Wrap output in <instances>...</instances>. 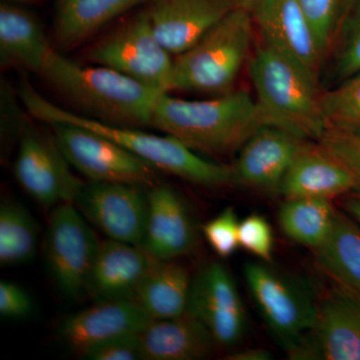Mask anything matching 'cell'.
I'll use <instances>...</instances> for the list:
<instances>
[{
	"mask_svg": "<svg viewBox=\"0 0 360 360\" xmlns=\"http://www.w3.org/2000/svg\"><path fill=\"white\" fill-rule=\"evenodd\" d=\"M151 127L162 130L195 153L222 156L240 149L265 127L257 101L245 89L205 101H186L161 94Z\"/></svg>",
	"mask_w": 360,
	"mask_h": 360,
	"instance_id": "obj_1",
	"label": "cell"
},
{
	"mask_svg": "<svg viewBox=\"0 0 360 360\" xmlns=\"http://www.w3.org/2000/svg\"><path fill=\"white\" fill-rule=\"evenodd\" d=\"M21 103L33 117L49 124H72L103 135L127 148L156 169L206 187L233 184L232 167L205 160L172 135H155L94 120L51 103L27 79L18 87Z\"/></svg>",
	"mask_w": 360,
	"mask_h": 360,
	"instance_id": "obj_2",
	"label": "cell"
},
{
	"mask_svg": "<svg viewBox=\"0 0 360 360\" xmlns=\"http://www.w3.org/2000/svg\"><path fill=\"white\" fill-rule=\"evenodd\" d=\"M255 101L265 127L319 141L328 129L319 79L307 68L262 41L250 63Z\"/></svg>",
	"mask_w": 360,
	"mask_h": 360,
	"instance_id": "obj_3",
	"label": "cell"
},
{
	"mask_svg": "<svg viewBox=\"0 0 360 360\" xmlns=\"http://www.w3.org/2000/svg\"><path fill=\"white\" fill-rule=\"evenodd\" d=\"M42 75L61 94L103 122L150 125L161 92L106 66H84L52 49Z\"/></svg>",
	"mask_w": 360,
	"mask_h": 360,
	"instance_id": "obj_4",
	"label": "cell"
},
{
	"mask_svg": "<svg viewBox=\"0 0 360 360\" xmlns=\"http://www.w3.org/2000/svg\"><path fill=\"white\" fill-rule=\"evenodd\" d=\"M253 20L236 7L186 51L174 56L170 91H231L250 52Z\"/></svg>",
	"mask_w": 360,
	"mask_h": 360,
	"instance_id": "obj_5",
	"label": "cell"
},
{
	"mask_svg": "<svg viewBox=\"0 0 360 360\" xmlns=\"http://www.w3.org/2000/svg\"><path fill=\"white\" fill-rule=\"evenodd\" d=\"M245 277L267 326L293 359L314 328L319 302L303 284L266 262L246 264Z\"/></svg>",
	"mask_w": 360,
	"mask_h": 360,
	"instance_id": "obj_6",
	"label": "cell"
},
{
	"mask_svg": "<svg viewBox=\"0 0 360 360\" xmlns=\"http://www.w3.org/2000/svg\"><path fill=\"white\" fill-rule=\"evenodd\" d=\"M87 56L161 94L170 91L174 56L156 37L146 11L94 44Z\"/></svg>",
	"mask_w": 360,
	"mask_h": 360,
	"instance_id": "obj_7",
	"label": "cell"
},
{
	"mask_svg": "<svg viewBox=\"0 0 360 360\" xmlns=\"http://www.w3.org/2000/svg\"><path fill=\"white\" fill-rule=\"evenodd\" d=\"M71 167L91 182L153 186L158 169L116 142L72 124H51Z\"/></svg>",
	"mask_w": 360,
	"mask_h": 360,
	"instance_id": "obj_8",
	"label": "cell"
},
{
	"mask_svg": "<svg viewBox=\"0 0 360 360\" xmlns=\"http://www.w3.org/2000/svg\"><path fill=\"white\" fill-rule=\"evenodd\" d=\"M99 240L73 203L56 206L45 236L47 267L58 290L77 300L86 293L87 281Z\"/></svg>",
	"mask_w": 360,
	"mask_h": 360,
	"instance_id": "obj_9",
	"label": "cell"
},
{
	"mask_svg": "<svg viewBox=\"0 0 360 360\" xmlns=\"http://www.w3.org/2000/svg\"><path fill=\"white\" fill-rule=\"evenodd\" d=\"M71 167L54 134L27 129L21 135L14 176L40 205L53 207L75 202L84 182Z\"/></svg>",
	"mask_w": 360,
	"mask_h": 360,
	"instance_id": "obj_10",
	"label": "cell"
},
{
	"mask_svg": "<svg viewBox=\"0 0 360 360\" xmlns=\"http://www.w3.org/2000/svg\"><path fill=\"white\" fill-rule=\"evenodd\" d=\"M73 205L108 238L141 246L148 193L141 186L89 181L84 184Z\"/></svg>",
	"mask_w": 360,
	"mask_h": 360,
	"instance_id": "obj_11",
	"label": "cell"
},
{
	"mask_svg": "<svg viewBox=\"0 0 360 360\" xmlns=\"http://www.w3.org/2000/svg\"><path fill=\"white\" fill-rule=\"evenodd\" d=\"M186 312L205 324L219 347H233L245 335V305L231 272L219 262L205 265L193 278Z\"/></svg>",
	"mask_w": 360,
	"mask_h": 360,
	"instance_id": "obj_12",
	"label": "cell"
},
{
	"mask_svg": "<svg viewBox=\"0 0 360 360\" xmlns=\"http://www.w3.org/2000/svg\"><path fill=\"white\" fill-rule=\"evenodd\" d=\"M338 284L319 302L314 328L295 359L360 360V295Z\"/></svg>",
	"mask_w": 360,
	"mask_h": 360,
	"instance_id": "obj_13",
	"label": "cell"
},
{
	"mask_svg": "<svg viewBox=\"0 0 360 360\" xmlns=\"http://www.w3.org/2000/svg\"><path fill=\"white\" fill-rule=\"evenodd\" d=\"M250 13L262 41L288 54L319 79L328 52L297 0H258Z\"/></svg>",
	"mask_w": 360,
	"mask_h": 360,
	"instance_id": "obj_14",
	"label": "cell"
},
{
	"mask_svg": "<svg viewBox=\"0 0 360 360\" xmlns=\"http://www.w3.org/2000/svg\"><path fill=\"white\" fill-rule=\"evenodd\" d=\"M307 141L272 127H264L239 149L232 167L233 184L265 194H279L298 151Z\"/></svg>",
	"mask_w": 360,
	"mask_h": 360,
	"instance_id": "obj_15",
	"label": "cell"
},
{
	"mask_svg": "<svg viewBox=\"0 0 360 360\" xmlns=\"http://www.w3.org/2000/svg\"><path fill=\"white\" fill-rule=\"evenodd\" d=\"M234 8L233 0H151L144 11L160 44L176 56Z\"/></svg>",
	"mask_w": 360,
	"mask_h": 360,
	"instance_id": "obj_16",
	"label": "cell"
},
{
	"mask_svg": "<svg viewBox=\"0 0 360 360\" xmlns=\"http://www.w3.org/2000/svg\"><path fill=\"white\" fill-rule=\"evenodd\" d=\"M153 321L135 300L99 302L68 315L61 322L60 335L71 349L84 356L105 341L139 335Z\"/></svg>",
	"mask_w": 360,
	"mask_h": 360,
	"instance_id": "obj_17",
	"label": "cell"
},
{
	"mask_svg": "<svg viewBox=\"0 0 360 360\" xmlns=\"http://www.w3.org/2000/svg\"><path fill=\"white\" fill-rule=\"evenodd\" d=\"M155 260L141 246L110 238L99 241L86 295L96 302L134 300Z\"/></svg>",
	"mask_w": 360,
	"mask_h": 360,
	"instance_id": "obj_18",
	"label": "cell"
},
{
	"mask_svg": "<svg viewBox=\"0 0 360 360\" xmlns=\"http://www.w3.org/2000/svg\"><path fill=\"white\" fill-rule=\"evenodd\" d=\"M195 232L187 206L168 184L148 191V214L141 248L160 260H172L193 250Z\"/></svg>",
	"mask_w": 360,
	"mask_h": 360,
	"instance_id": "obj_19",
	"label": "cell"
},
{
	"mask_svg": "<svg viewBox=\"0 0 360 360\" xmlns=\"http://www.w3.org/2000/svg\"><path fill=\"white\" fill-rule=\"evenodd\" d=\"M359 181L354 174L321 144L305 142L288 168L279 194L288 198H342L355 189Z\"/></svg>",
	"mask_w": 360,
	"mask_h": 360,
	"instance_id": "obj_20",
	"label": "cell"
},
{
	"mask_svg": "<svg viewBox=\"0 0 360 360\" xmlns=\"http://www.w3.org/2000/svg\"><path fill=\"white\" fill-rule=\"evenodd\" d=\"M141 345L143 360H200L217 345L205 324L186 312L153 321L141 333Z\"/></svg>",
	"mask_w": 360,
	"mask_h": 360,
	"instance_id": "obj_21",
	"label": "cell"
},
{
	"mask_svg": "<svg viewBox=\"0 0 360 360\" xmlns=\"http://www.w3.org/2000/svg\"><path fill=\"white\" fill-rule=\"evenodd\" d=\"M52 47L37 16L13 4H0V58L4 65L41 72Z\"/></svg>",
	"mask_w": 360,
	"mask_h": 360,
	"instance_id": "obj_22",
	"label": "cell"
},
{
	"mask_svg": "<svg viewBox=\"0 0 360 360\" xmlns=\"http://www.w3.org/2000/svg\"><path fill=\"white\" fill-rule=\"evenodd\" d=\"M191 281L188 270L181 264L155 259L134 300L153 319H174L186 314Z\"/></svg>",
	"mask_w": 360,
	"mask_h": 360,
	"instance_id": "obj_23",
	"label": "cell"
},
{
	"mask_svg": "<svg viewBox=\"0 0 360 360\" xmlns=\"http://www.w3.org/2000/svg\"><path fill=\"white\" fill-rule=\"evenodd\" d=\"M146 0H56L54 33L59 46H77L106 23Z\"/></svg>",
	"mask_w": 360,
	"mask_h": 360,
	"instance_id": "obj_24",
	"label": "cell"
},
{
	"mask_svg": "<svg viewBox=\"0 0 360 360\" xmlns=\"http://www.w3.org/2000/svg\"><path fill=\"white\" fill-rule=\"evenodd\" d=\"M314 251L326 274L360 295V226L349 215L338 210L330 234Z\"/></svg>",
	"mask_w": 360,
	"mask_h": 360,
	"instance_id": "obj_25",
	"label": "cell"
},
{
	"mask_svg": "<svg viewBox=\"0 0 360 360\" xmlns=\"http://www.w3.org/2000/svg\"><path fill=\"white\" fill-rule=\"evenodd\" d=\"M338 210L326 198H288L278 212L281 231L291 240L316 250L333 229Z\"/></svg>",
	"mask_w": 360,
	"mask_h": 360,
	"instance_id": "obj_26",
	"label": "cell"
},
{
	"mask_svg": "<svg viewBox=\"0 0 360 360\" xmlns=\"http://www.w3.org/2000/svg\"><path fill=\"white\" fill-rule=\"evenodd\" d=\"M39 226L20 203L4 201L0 207V264H28L37 253Z\"/></svg>",
	"mask_w": 360,
	"mask_h": 360,
	"instance_id": "obj_27",
	"label": "cell"
},
{
	"mask_svg": "<svg viewBox=\"0 0 360 360\" xmlns=\"http://www.w3.org/2000/svg\"><path fill=\"white\" fill-rule=\"evenodd\" d=\"M328 129L360 134V71L321 94Z\"/></svg>",
	"mask_w": 360,
	"mask_h": 360,
	"instance_id": "obj_28",
	"label": "cell"
},
{
	"mask_svg": "<svg viewBox=\"0 0 360 360\" xmlns=\"http://www.w3.org/2000/svg\"><path fill=\"white\" fill-rule=\"evenodd\" d=\"M329 56H331L329 77L335 82V86L359 72L360 0L352 1Z\"/></svg>",
	"mask_w": 360,
	"mask_h": 360,
	"instance_id": "obj_29",
	"label": "cell"
},
{
	"mask_svg": "<svg viewBox=\"0 0 360 360\" xmlns=\"http://www.w3.org/2000/svg\"><path fill=\"white\" fill-rule=\"evenodd\" d=\"M328 56L354 0H297Z\"/></svg>",
	"mask_w": 360,
	"mask_h": 360,
	"instance_id": "obj_30",
	"label": "cell"
},
{
	"mask_svg": "<svg viewBox=\"0 0 360 360\" xmlns=\"http://www.w3.org/2000/svg\"><path fill=\"white\" fill-rule=\"evenodd\" d=\"M239 220L231 206L203 225L206 241L220 258L231 257L239 248Z\"/></svg>",
	"mask_w": 360,
	"mask_h": 360,
	"instance_id": "obj_31",
	"label": "cell"
},
{
	"mask_svg": "<svg viewBox=\"0 0 360 360\" xmlns=\"http://www.w3.org/2000/svg\"><path fill=\"white\" fill-rule=\"evenodd\" d=\"M239 246L266 264L274 257V232L262 215L252 213L239 222Z\"/></svg>",
	"mask_w": 360,
	"mask_h": 360,
	"instance_id": "obj_32",
	"label": "cell"
},
{
	"mask_svg": "<svg viewBox=\"0 0 360 360\" xmlns=\"http://www.w3.org/2000/svg\"><path fill=\"white\" fill-rule=\"evenodd\" d=\"M317 142L354 174L359 181V189H360L359 132L326 129L321 139Z\"/></svg>",
	"mask_w": 360,
	"mask_h": 360,
	"instance_id": "obj_33",
	"label": "cell"
},
{
	"mask_svg": "<svg viewBox=\"0 0 360 360\" xmlns=\"http://www.w3.org/2000/svg\"><path fill=\"white\" fill-rule=\"evenodd\" d=\"M84 356L90 360L141 359V333L105 341L90 348Z\"/></svg>",
	"mask_w": 360,
	"mask_h": 360,
	"instance_id": "obj_34",
	"label": "cell"
},
{
	"mask_svg": "<svg viewBox=\"0 0 360 360\" xmlns=\"http://www.w3.org/2000/svg\"><path fill=\"white\" fill-rule=\"evenodd\" d=\"M33 302L27 291L20 284L0 283V315L7 319H22L32 314Z\"/></svg>",
	"mask_w": 360,
	"mask_h": 360,
	"instance_id": "obj_35",
	"label": "cell"
},
{
	"mask_svg": "<svg viewBox=\"0 0 360 360\" xmlns=\"http://www.w3.org/2000/svg\"><path fill=\"white\" fill-rule=\"evenodd\" d=\"M343 210L360 226V189H355L347 195L342 196Z\"/></svg>",
	"mask_w": 360,
	"mask_h": 360,
	"instance_id": "obj_36",
	"label": "cell"
},
{
	"mask_svg": "<svg viewBox=\"0 0 360 360\" xmlns=\"http://www.w3.org/2000/svg\"><path fill=\"white\" fill-rule=\"evenodd\" d=\"M272 359L271 352L264 348H248L227 355V360H269Z\"/></svg>",
	"mask_w": 360,
	"mask_h": 360,
	"instance_id": "obj_37",
	"label": "cell"
},
{
	"mask_svg": "<svg viewBox=\"0 0 360 360\" xmlns=\"http://www.w3.org/2000/svg\"><path fill=\"white\" fill-rule=\"evenodd\" d=\"M236 7L245 9V11H252L253 7L257 4L258 0H233Z\"/></svg>",
	"mask_w": 360,
	"mask_h": 360,
	"instance_id": "obj_38",
	"label": "cell"
},
{
	"mask_svg": "<svg viewBox=\"0 0 360 360\" xmlns=\"http://www.w3.org/2000/svg\"><path fill=\"white\" fill-rule=\"evenodd\" d=\"M4 2H8V4H34V2L41 1V0H2Z\"/></svg>",
	"mask_w": 360,
	"mask_h": 360,
	"instance_id": "obj_39",
	"label": "cell"
}]
</instances>
